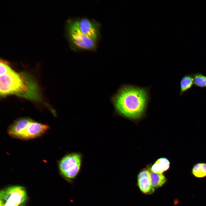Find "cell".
Returning <instances> with one entry per match:
<instances>
[{"instance_id":"cell-6","label":"cell","mask_w":206,"mask_h":206,"mask_svg":"<svg viewBox=\"0 0 206 206\" xmlns=\"http://www.w3.org/2000/svg\"><path fill=\"white\" fill-rule=\"evenodd\" d=\"M78 29L84 35L97 41L100 36V24L94 19L82 18L73 19Z\"/></svg>"},{"instance_id":"cell-15","label":"cell","mask_w":206,"mask_h":206,"mask_svg":"<svg viewBox=\"0 0 206 206\" xmlns=\"http://www.w3.org/2000/svg\"><path fill=\"white\" fill-rule=\"evenodd\" d=\"M0 206H24V205H17L9 202L4 201L2 200H0Z\"/></svg>"},{"instance_id":"cell-7","label":"cell","mask_w":206,"mask_h":206,"mask_svg":"<svg viewBox=\"0 0 206 206\" xmlns=\"http://www.w3.org/2000/svg\"><path fill=\"white\" fill-rule=\"evenodd\" d=\"M32 121L26 117L17 119L9 126L8 133L12 137L21 139L27 126Z\"/></svg>"},{"instance_id":"cell-2","label":"cell","mask_w":206,"mask_h":206,"mask_svg":"<svg viewBox=\"0 0 206 206\" xmlns=\"http://www.w3.org/2000/svg\"><path fill=\"white\" fill-rule=\"evenodd\" d=\"M37 90V82L31 76L26 72H17L10 65L0 75V93L3 97L14 95L29 100Z\"/></svg>"},{"instance_id":"cell-12","label":"cell","mask_w":206,"mask_h":206,"mask_svg":"<svg viewBox=\"0 0 206 206\" xmlns=\"http://www.w3.org/2000/svg\"><path fill=\"white\" fill-rule=\"evenodd\" d=\"M150 180L151 185L154 188L160 187L167 181V179L162 174L150 172Z\"/></svg>"},{"instance_id":"cell-4","label":"cell","mask_w":206,"mask_h":206,"mask_svg":"<svg viewBox=\"0 0 206 206\" xmlns=\"http://www.w3.org/2000/svg\"><path fill=\"white\" fill-rule=\"evenodd\" d=\"M66 27L67 36L71 49L74 51L95 50L97 41L83 34L76 26L73 19H69L67 20Z\"/></svg>"},{"instance_id":"cell-5","label":"cell","mask_w":206,"mask_h":206,"mask_svg":"<svg viewBox=\"0 0 206 206\" xmlns=\"http://www.w3.org/2000/svg\"><path fill=\"white\" fill-rule=\"evenodd\" d=\"M27 197L25 189L20 186H11L0 192V200L17 205H24Z\"/></svg>"},{"instance_id":"cell-10","label":"cell","mask_w":206,"mask_h":206,"mask_svg":"<svg viewBox=\"0 0 206 206\" xmlns=\"http://www.w3.org/2000/svg\"><path fill=\"white\" fill-rule=\"evenodd\" d=\"M180 85L179 95L181 96L190 90L194 85L192 73L187 74L183 75L180 80Z\"/></svg>"},{"instance_id":"cell-9","label":"cell","mask_w":206,"mask_h":206,"mask_svg":"<svg viewBox=\"0 0 206 206\" xmlns=\"http://www.w3.org/2000/svg\"><path fill=\"white\" fill-rule=\"evenodd\" d=\"M138 183L141 191L146 194L153 193L154 189L152 187L150 180V172L144 170L140 172L138 177Z\"/></svg>"},{"instance_id":"cell-1","label":"cell","mask_w":206,"mask_h":206,"mask_svg":"<svg viewBox=\"0 0 206 206\" xmlns=\"http://www.w3.org/2000/svg\"><path fill=\"white\" fill-rule=\"evenodd\" d=\"M150 87L124 84L112 97L115 112L129 119L136 120L145 115L150 100Z\"/></svg>"},{"instance_id":"cell-3","label":"cell","mask_w":206,"mask_h":206,"mask_svg":"<svg viewBox=\"0 0 206 206\" xmlns=\"http://www.w3.org/2000/svg\"><path fill=\"white\" fill-rule=\"evenodd\" d=\"M83 155L80 152H68L58 162L60 174L68 182L73 184L81 170Z\"/></svg>"},{"instance_id":"cell-8","label":"cell","mask_w":206,"mask_h":206,"mask_svg":"<svg viewBox=\"0 0 206 206\" xmlns=\"http://www.w3.org/2000/svg\"><path fill=\"white\" fill-rule=\"evenodd\" d=\"M49 128V126L47 124L33 120L27 126L21 139L28 140L39 137L45 133Z\"/></svg>"},{"instance_id":"cell-14","label":"cell","mask_w":206,"mask_h":206,"mask_svg":"<svg viewBox=\"0 0 206 206\" xmlns=\"http://www.w3.org/2000/svg\"><path fill=\"white\" fill-rule=\"evenodd\" d=\"M191 73L194 85L200 88H206V76L199 72Z\"/></svg>"},{"instance_id":"cell-11","label":"cell","mask_w":206,"mask_h":206,"mask_svg":"<svg viewBox=\"0 0 206 206\" xmlns=\"http://www.w3.org/2000/svg\"><path fill=\"white\" fill-rule=\"evenodd\" d=\"M170 163L168 159L161 158L158 159L152 165L151 171L157 173L162 174L170 167Z\"/></svg>"},{"instance_id":"cell-13","label":"cell","mask_w":206,"mask_h":206,"mask_svg":"<svg viewBox=\"0 0 206 206\" xmlns=\"http://www.w3.org/2000/svg\"><path fill=\"white\" fill-rule=\"evenodd\" d=\"M191 172L194 176L197 178L206 177V163H196L192 168Z\"/></svg>"}]
</instances>
